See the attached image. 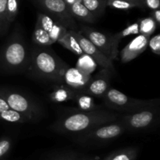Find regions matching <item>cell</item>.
I'll return each mask as SVG.
<instances>
[{
    "mask_svg": "<svg viewBox=\"0 0 160 160\" xmlns=\"http://www.w3.org/2000/svg\"><path fill=\"white\" fill-rule=\"evenodd\" d=\"M108 108L123 114L131 113L139 109L159 104V99H138L131 98L120 91L109 88L102 97Z\"/></svg>",
    "mask_w": 160,
    "mask_h": 160,
    "instance_id": "5",
    "label": "cell"
},
{
    "mask_svg": "<svg viewBox=\"0 0 160 160\" xmlns=\"http://www.w3.org/2000/svg\"><path fill=\"white\" fill-rule=\"evenodd\" d=\"M149 37L139 34L129 42L120 52V60L128 63L140 56L148 47Z\"/></svg>",
    "mask_w": 160,
    "mask_h": 160,
    "instance_id": "13",
    "label": "cell"
},
{
    "mask_svg": "<svg viewBox=\"0 0 160 160\" xmlns=\"http://www.w3.org/2000/svg\"><path fill=\"white\" fill-rule=\"evenodd\" d=\"M12 142L9 138H2L0 139V160L4 159L12 148Z\"/></svg>",
    "mask_w": 160,
    "mask_h": 160,
    "instance_id": "28",
    "label": "cell"
},
{
    "mask_svg": "<svg viewBox=\"0 0 160 160\" xmlns=\"http://www.w3.org/2000/svg\"><path fill=\"white\" fill-rule=\"evenodd\" d=\"M69 66L62 60L51 48L37 46L30 53L29 65L27 70L34 77L61 82Z\"/></svg>",
    "mask_w": 160,
    "mask_h": 160,
    "instance_id": "2",
    "label": "cell"
},
{
    "mask_svg": "<svg viewBox=\"0 0 160 160\" xmlns=\"http://www.w3.org/2000/svg\"><path fill=\"white\" fill-rule=\"evenodd\" d=\"M73 36L78 41L81 50L84 55L89 56L96 64L99 65L102 68L109 69L111 72L115 71L113 62L111 59L106 57L101 51L98 49L87 38L84 37L82 34L78 31L72 30Z\"/></svg>",
    "mask_w": 160,
    "mask_h": 160,
    "instance_id": "11",
    "label": "cell"
},
{
    "mask_svg": "<svg viewBox=\"0 0 160 160\" xmlns=\"http://www.w3.org/2000/svg\"><path fill=\"white\" fill-rule=\"evenodd\" d=\"M138 30L140 34L149 38L155 32L156 27H157L156 23L151 17L141 19L138 20Z\"/></svg>",
    "mask_w": 160,
    "mask_h": 160,
    "instance_id": "23",
    "label": "cell"
},
{
    "mask_svg": "<svg viewBox=\"0 0 160 160\" xmlns=\"http://www.w3.org/2000/svg\"><path fill=\"white\" fill-rule=\"evenodd\" d=\"M144 5L152 10L159 9L160 0H144Z\"/></svg>",
    "mask_w": 160,
    "mask_h": 160,
    "instance_id": "31",
    "label": "cell"
},
{
    "mask_svg": "<svg viewBox=\"0 0 160 160\" xmlns=\"http://www.w3.org/2000/svg\"><path fill=\"white\" fill-rule=\"evenodd\" d=\"M78 92L73 90L67 86H60L54 89L50 94V98L56 102H62L68 100L74 99Z\"/></svg>",
    "mask_w": 160,
    "mask_h": 160,
    "instance_id": "17",
    "label": "cell"
},
{
    "mask_svg": "<svg viewBox=\"0 0 160 160\" xmlns=\"http://www.w3.org/2000/svg\"><path fill=\"white\" fill-rule=\"evenodd\" d=\"M0 120H5L6 122H9V123H23L31 121V119L28 117H27L26 115L17 112L15 110H12L11 109L4 111L2 112H0Z\"/></svg>",
    "mask_w": 160,
    "mask_h": 160,
    "instance_id": "21",
    "label": "cell"
},
{
    "mask_svg": "<svg viewBox=\"0 0 160 160\" xmlns=\"http://www.w3.org/2000/svg\"><path fill=\"white\" fill-rule=\"evenodd\" d=\"M159 104L154 105L136 112L123 114L117 120L124 125L127 131H145L154 126L159 119Z\"/></svg>",
    "mask_w": 160,
    "mask_h": 160,
    "instance_id": "6",
    "label": "cell"
},
{
    "mask_svg": "<svg viewBox=\"0 0 160 160\" xmlns=\"http://www.w3.org/2000/svg\"><path fill=\"white\" fill-rule=\"evenodd\" d=\"M1 160H6V159H1Z\"/></svg>",
    "mask_w": 160,
    "mask_h": 160,
    "instance_id": "36",
    "label": "cell"
},
{
    "mask_svg": "<svg viewBox=\"0 0 160 160\" xmlns=\"http://www.w3.org/2000/svg\"><path fill=\"white\" fill-rule=\"evenodd\" d=\"M92 75L81 71L77 67H70L66 70L62 81L66 83L67 87L76 92H83L85 90Z\"/></svg>",
    "mask_w": 160,
    "mask_h": 160,
    "instance_id": "14",
    "label": "cell"
},
{
    "mask_svg": "<svg viewBox=\"0 0 160 160\" xmlns=\"http://www.w3.org/2000/svg\"><path fill=\"white\" fill-rule=\"evenodd\" d=\"M127 1H130V2H138V3H140V4L144 5V0H127Z\"/></svg>",
    "mask_w": 160,
    "mask_h": 160,
    "instance_id": "35",
    "label": "cell"
},
{
    "mask_svg": "<svg viewBox=\"0 0 160 160\" xmlns=\"http://www.w3.org/2000/svg\"><path fill=\"white\" fill-rule=\"evenodd\" d=\"M44 13L54 19L68 30L78 31V27L69 11L65 0H32Z\"/></svg>",
    "mask_w": 160,
    "mask_h": 160,
    "instance_id": "8",
    "label": "cell"
},
{
    "mask_svg": "<svg viewBox=\"0 0 160 160\" xmlns=\"http://www.w3.org/2000/svg\"><path fill=\"white\" fill-rule=\"evenodd\" d=\"M76 67L88 74H92L95 68V62L89 56L84 54L79 57Z\"/></svg>",
    "mask_w": 160,
    "mask_h": 160,
    "instance_id": "26",
    "label": "cell"
},
{
    "mask_svg": "<svg viewBox=\"0 0 160 160\" xmlns=\"http://www.w3.org/2000/svg\"><path fill=\"white\" fill-rule=\"evenodd\" d=\"M120 114L106 110L78 111L66 114L52 126L54 131L78 135L104 123L117 121Z\"/></svg>",
    "mask_w": 160,
    "mask_h": 160,
    "instance_id": "1",
    "label": "cell"
},
{
    "mask_svg": "<svg viewBox=\"0 0 160 160\" xmlns=\"http://www.w3.org/2000/svg\"><path fill=\"white\" fill-rule=\"evenodd\" d=\"M67 28L44 12H38L32 41L37 46L48 47L56 43L67 32Z\"/></svg>",
    "mask_w": 160,
    "mask_h": 160,
    "instance_id": "4",
    "label": "cell"
},
{
    "mask_svg": "<svg viewBox=\"0 0 160 160\" xmlns=\"http://www.w3.org/2000/svg\"><path fill=\"white\" fill-rule=\"evenodd\" d=\"M79 31L106 57L112 61L117 58L118 52L116 51L114 48L112 35H107L86 25H81Z\"/></svg>",
    "mask_w": 160,
    "mask_h": 160,
    "instance_id": "10",
    "label": "cell"
},
{
    "mask_svg": "<svg viewBox=\"0 0 160 160\" xmlns=\"http://www.w3.org/2000/svg\"><path fill=\"white\" fill-rule=\"evenodd\" d=\"M78 157V155L74 152H68L65 153L63 155H60L56 157L52 158L51 159L48 160H76L77 158Z\"/></svg>",
    "mask_w": 160,
    "mask_h": 160,
    "instance_id": "30",
    "label": "cell"
},
{
    "mask_svg": "<svg viewBox=\"0 0 160 160\" xmlns=\"http://www.w3.org/2000/svg\"><path fill=\"white\" fill-rule=\"evenodd\" d=\"M9 28L6 20V0H0V35L6 34Z\"/></svg>",
    "mask_w": 160,
    "mask_h": 160,
    "instance_id": "27",
    "label": "cell"
},
{
    "mask_svg": "<svg viewBox=\"0 0 160 160\" xmlns=\"http://www.w3.org/2000/svg\"><path fill=\"white\" fill-rule=\"evenodd\" d=\"M81 3L98 18L105 12L106 6V0H81Z\"/></svg>",
    "mask_w": 160,
    "mask_h": 160,
    "instance_id": "20",
    "label": "cell"
},
{
    "mask_svg": "<svg viewBox=\"0 0 160 160\" xmlns=\"http://www.w3.org/2000/svg\"><path fill=\"white\" fill-rule=\"evenodd\" d=\"M110 70L109 69L102 68L95 77L92 78L85 90L83 92L91 96L102 98L108 89L110 88Z\"/></svg>",
    "mask_w": 160,
    "mask_h": 160,
    "instance_id": "12",
    "label": "cell"
},
{
    "mask_svg": "<svg viewBox=\"0 0 160 160\" xmlns=\"http://www.w3.org/2000/svg\"><path fill=\"white\" fill-rule=\"evenodd\" d=\"M19 2V0H6V20L9 27L18 14Z\"/></svg>",
    "mask_w": 160,
    "mask_h": 160,
    "instance_id": "25",
    "label": "cell"
},
{
    "mask_svg": "<svg viewBox=\"0 0 160 160\" xmlns=\"http://www.w3.org/2000/svg\"><path fill=\"white\" fill-rule=\"evenodd\" d=\"M57 43H59L67 49L70 50L73 54L77 55L79 57L84 55V52L81 50L78 41L73 36L72 30H67V32L59 39Z\"/></svg>",
    "mask_w": 160,
    "mask_h": 160,
    "instance_id": "16",
    "label": "cell"
},
{
    "mask_svg": "<svg viewBox=\"0 0 160 160\" xmlns=\"http://www.w3.org/2000/svg\"><path fill=\"white\" fill-rule=\"evenodd\" d=\"M138 155V148L130 147L113 152L103 160H136Z\"/></svg>",
    "mask_w": 160,
    "mask_h": 160,
    "instance_id": "18",
    "label": "cell"
},
{
    "mask_svg": "<svg viewBox=\"0 0 160 160\" xmlns=\"http://www.w3.org/2000/svg\"><path fill=\"white\" fill-rule=\"evenodd\" d=\"M127 129L120 121L104 123L92 128L90 131L77 135L78 141L84 145L106 143L120 137L126 132Z\"/></svg>",
    "mask_w": 160,
    "mask_h": 160,
    "instance_id": "7",
    "label": "cell"
},
{
    "mask_svg": "<svg viewBox=\"0 0 160 160\" xmlns=\"http://www.w3.org/2000/svg\"><path fill=\"white\" fill-rule=\"evenodd\" d=\"M74 99L77 101L78 106H81V108L82 109L81 111L96 110L95 109V106L94 104L93 99H92V96L88 95L85 92H78Z\"/></svg>",
    "mask_w": 160,
    "mask_h": 160,
    "instance_id": "22",
    "label": "cell"
},
{
    "mask_svg": "<svg viewBox=\"0 0 160 160\" xmlns=\"http://www.w3.org/2000/svg\"><path fill=\"white\" fill-rule=\"evenodd\" d=\"M67 6H68L70 13L71 14L73 19H77L80 21L88 23H93L97 20V17H95L81 3V1H76L72 3H69L67 4Z\"/></svg>",
    "mask_w": 160,
    "mask_h": 160,
    "instance_id": "15",
    "label": "cell"
},
{
    "mask_svg": "<svg viewBox=\"0 0 160 160\" xmlns=\"http://www.w3.org/2000/svg\"><path fill=\"white\" fill-rule=\"evenodd\" d=\"M76 160H96V159H93V158H89V157H82V158L78 157Z\"/></svg>",
    "mask_w": 160,
    "mask_h": 160,
    "instance_id": "34",
    "label": "cell"
},
{
    "mask_svg": "<svg viewBox=\"0 0 160 160\" xmlns=\"http://www.w3.org/2000/svg\"><path fill=\"white\" fill-rule=\"evenodd\" d=\"M8 109H9V106H8L6 100L0 95V112H2Z\"/></svg>",
    "mask_w": 160,
    "mask_h": 160,
    "instance_id": "33",
    "label": "cell"
},
{
    "mask_svg": "<svg viewBox=\"0 0 160 160\" xmlns=\"http://www.w3.org/2000/svg\"><path fill=\"white\" fill-rule=\"evenodd\" d=\"M106 6L117 9L128 10L135 7H143V5L127 0H106Z\"/></svg>",
    "mask_w": 160,
    "mask_h": 160,
    "instance_id": "24",
    "label": "cell"
},
{
    "mask_svg": "<svg viewBox=\"0 0 160 160\" xmlns=\"http://www.w3.org/2000/svg\"><path fill=\"white\" fill-rule=\"evenodd\" d=\"M138 23L137 22V23H134L131 24L128 28L123 29V31H120V32L117 33L115 34H112V42H113V46L116 51L118 52L119 45H120V41H121L122 38L128 37L129 35H135V34H138Z\"/></svg>",
    "mask_w": 160,
    "mask_h": 160,
    "instance_id": "19",
    "label": "cell"
},
{
    "mask_svg": "<svg viewBox=\"0 0 160 160\" xmlns=\"http://www.w3.org/2000/svg\"><path fill=\"white\" fill-rule=\"evenodd\" d=\"M151 17L155 23H156L157 26L160 25V10L159 9H156V10H152L151 12Z\"/></svg>",
    "mask_w": 160,
    "mask_h": 160,
    "instance_id": "32",
    "label": "cell"
},
{
    "mask_svg": "<svg viewBox=\"0 0 160 160\" xmlns=\"http://www.w3.org/2000/svg\"><path fill=\"white\" fill-rule=\"evenodd\" d=\"M0 95L6 100L9 109L24 114L31 120H35L42 114L40 106L23 94L2 89L0 90Z\"/></svg>",
    "mask_w": 160,
    "mask_h": 160,
    "instance_id": "9",
    "label": "cell"
},
{
    "mask_svg": "<svg viewBox=\"0 0 160 160\" xmlns=\"http://www.w3.org/2000/svg\"><path fill=\"white\" fill-rule=\"evenodd\" d=\"M29 59L21 31L15 28L0 51V66L8 72H22L28 69Z\"/></svg>",
    "mask_w": 160,
    "mask_h": 160,
    "instance_id": "3",
    "label": "cell"
},
{
    "mask_svg": "<svg viewBox=\"0 0 160 160\" xmlns=\"http://www.w3.org/2000/svg\"><path fill=\"white\" fill-rule=\"evenodd\" d=\"M148 45L154 54L160 56V34H157L150 37Z\"/></svg>",
    "mask_w": 160,
    "mask_h": 160,
    "instance_id": "29",
    "label": "cell"
}]
</instances>
